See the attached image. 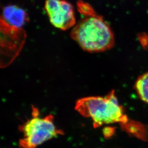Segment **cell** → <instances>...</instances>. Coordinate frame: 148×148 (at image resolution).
<instances>
[{
    "instance_id": "6da1fadb",
    "label": "cell",
    "mask_w": 148,
    "mask_h": 148,
    "mask_svg": "<svg viewBox=\"0 0 148 148\" xmlns=\"http://www.w3.org/2000/svg\"><path fill=\"white\" fill-rule=\"evenodd\" d=\"M78 7L82 17L71 30V37L90 53L111 49L115 44V37L109 25L87 3L80 1Z\"/></svg>"
},
{
    "instance_id": "7a4b0ae2",
    "label": "cell",
    "mask_w": 148,
    "mask_h": 148,
    "mask_svg": "<svg viewBox=\"0 0 148 148\" xmlns=\"http://www.w3.org/2000/svg\"><path fill=\"white\" fill-rule=\"evenodd\" d=\"M75 109L82 116L91 119L95 129L103 125L125 124L129 121L114 90L105 97L92 96L80 98L76 102Z\"/></svg>"
},
{
    "instance_id": "3957f363",
    "label": "cell",
    "mask_w": 148,
    "mask_h": 148,
    "mask_svg": "<svg viewBox=\"0 0 148 148\" xmlns=\"http://www.w3.org/2000/svg\"><path fill=\"white\" fill-rule=\"evenodd\" d=\"M23 137L19 141L20 148H36L55 137L64 135L55 124L51 114L41 117L36 108L32 107V117L19 126Z\"/></svg>"
},
{
    "instance_id": "277c9868",
    "label": "cell",
    "mask_w": 148,
    "mask_h": 148,
    "mask_svg": "<svg viewBox=\"0 0 148 148\" xmlns=\"http://www.w3.org/2000/svg\"><path fill=\"white\" fill-rule=\"evenodd\" d=\"M44 8L51 24L59 29L67 30L76 25L73 5L65 0H46Z\"/></svg>"
},
{
    "instance_id": "5b68a950",
    "label": "cell",
    "mask_w": 148,
    "mask_h": 148,
    "mask_svg": "<svg viewBox=\"0 0 148 148\" xmlns=\"http://www.w3.org/2000/svg\"><path fill=\"white\" fill-rule=\"evenodd\" d=\"M1 21V32L3 35V67L11 63L21 50L25 38L22 28H17L8 25Z\"/></svg>"
},
{
    "instance_id": "8992f818",
    "label": "cell",
    "mask_w": 148,
    "mask_h": 148,
    "mask_svg": "<svg viewBox=\"0 0 148 148\" xmlns=\"http://www.w3.org/2000/svg\"><path fill=\"white\" fill-rule=\"evenodd\" d=\"M1 20L13 27L22 28L28 20V15L20 7L9 5L3 8Z\"/></svg>"
},
{
    "instance_id": "52a82bcc",
    "label": "cell",
    "mask_w": 148,
    "mask_h": 148,
    "mask_svg": "<svg viewBox=\"0 0 148 148\" xmlns=\"http://www.w3.org/2000/svg\"><path fill=\"white\" fill-rule=\"evenodd\" d=\"M134 89L138 97L148 103V71L138 78L134 84Z\"/></svg>"
}]
</instances>
